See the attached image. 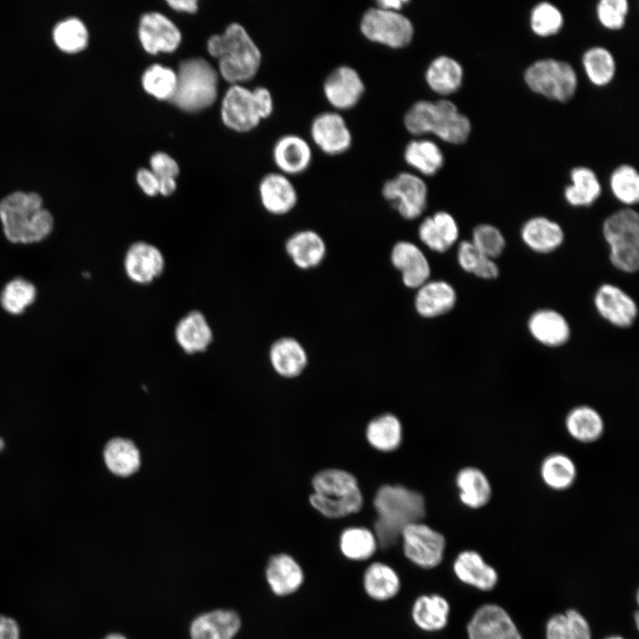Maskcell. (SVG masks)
<instances>
[{
  "label": "cell",
  "mask_w": 639,
  "mask_h": 639,
  "mask_svg": "<svg viewBox=\"0 0 639 639\" xmlns=\"http://www.w3.org/2000/svg\"><path fill=\"white\" fill-rule=\"evenodd\" d=\"M462 64L453 57L439 55L433 59L425 70V82L429 88L441 96L457 92L463 82Z\"/></svg>",
  "instance_id": "obj_34"
},
{
  "label": "cell",
  "mask_w": 639,
  "mask_h": 639,
  "mask_svg": "<svg viewBox=\"0 0 639 639\" xmlns=\"http://www.w3.org/2000/svg\"><path fill=\"white\" fill-rule=\"evenodd\" d=\"M174 338L186 354L204 352L214 340V332L206 315L192 310L183 315L174 327Z\"/></svg>",
  "instance_id": "obj_23"
},
{
  "label": "cell",
  "mask_w": 639,
  "mask_h": 639,
  "mask_svg": "<svg viewBox=\"0 0 639 639\" xmlns=\"http://www.w3.org/2000/svg\"><path fill=\"white\" fill-rule=\"evenodd\" d=\"M564 22V15L561 10L555 4L546 1L534 5L529 18L532 31L540 37L556 35L562 29Z\"/></svg>",
  "instance_id": "obj_48"
},
{
  "label": "cell",
  "mask_w": 639,
  "mask_h": 639,
  "mask_svg": "<svg viewBox=\"0 0 639 639\" xmlns=\"http://www.w3.org/2000/svg\"><path fill=\"white\" fill-rule=\"evenodd\" d=\"M564 428L573 440L582 444H591L603 437L605 423L602 414L596 408L588 405H579L566 414Z\"/></svg>",
  "instance_id": "obj_33"
},
{
  "label": "cell",
  "mask_w": 639,
  "mask_h": 639,
  "mask_svg": "<svg viewBox=\"0 0 639 639\" xmlns=\"http://www.w3.org/2000/svg\"><path fill=\"white\" fill-rule=\"evenodd\" d=\"M362 586L369 598L376 602H386L398 594L401 580L398 573L390 565L383 562H374L363 573Z\"/></svg>",
  "instance_id": "obj_36"
},
{
  "label": "cell",
  "mask_w": 639,
  "mask_h": 639,
  "mask_svg": "<svg viewBox=\"0 0 639 639\" xmlns=\"http://www.w3.org/2000/svg\"><path fill=\"white\" fill-rule=\"evenodd\" d=\"M603 237L609 247L612 266L632 274L639 269V215L632 208H622L603 222Z\"/></svg>",
  "instance_id": "obj_7"
},
{
  "label": "cell",
  "mask_w": 639,
  "mask_h": 639,
  "mask_svg": "<svg viewBox=\"0 0 639 639\" xmlns=\"http://www.w3.org/2000/svg\"><path fill=\"white\" fill-rule=\"evenodd\" d=\"M450 604L438 594L419 596L413 603L411 618L414 624L424 632H438L448 624Z\"/></svg>",
  "instance_id": "obj_32"
},
{
  "label": "cell",
  "mask_w": 639,
  "mask_h": 639,
  "mask_svg": "<svg viewBox=\"0 0 639 639\" xmlns=\"http://www.w3.org/2000/svg\"><path fill=\"white\" fill-rule=\"evenodd\" d=\"M571 184L564 190L566 202L572 207H590L601 196L602 185L596 173L586 166H577L570 172Z\"/></svg>",
  "instance_id": "obj_37"
},
{
  "label": "cell",
  "mask_w": 639,
  "mask_h": 639,
  "mask_svg": "<svg viewBox=\"0 0 639 639\" xmlns=\"http://www.w3.org/2000/svg\"><path fill=\"white\" fill-rule=\"evenodd\" d=\"M546 639H592L590 625L575 609L551 616L545 627Z\"/></svg>",
  "instance_id": "obj_41"
},
{
  "label": "cell",
  "mask_w": 639,
  "mask_h": 639,
  "mask_svg": "<svg viewBox=\"0 0 639 639\" xmlns=\"http://www.w3.org/2000/svg\"><path fill=\"white\" fill-rule=\"evenodd\" d=\"M208 53L217 59V73L231 84L252 79L262 64V53L246 28L232 22L222 33L211 35L206 43Z\"/></svg>",
  "instance_id": "obj_2"
},
{
  "label": "cell",
  "mask_w": 639,
  "mask_h": 639,
  "mask_svg": "<svg viewBox=\"0 0 639 639\" xmlns=\"http://www.w3.org/2000/svg\"><path fill=\"white\" fill-rule=\"evenodd\" d=\"M593 302L600 317L616 327H631L638 317L635 300L615 284L600 285L595 292Z\"/></svg>",
  "instance_id": "obj_14"
},
{
  "label": "cell",
  "mask_w": 639,
  "mask_h": 639,
  "mask_svg": "<svg viewBox=\"0 0 639 639\" xmlns=\"http://www.w3.org/2000/svg\"><path fill=\"white\" fill-rule=\"evenodd\" d=\"M565 233L560 224L544 217L535 216L522 225L520 238L523 243L537 254H549L558 249Z\"/></svg>",
  "instance_id": "obj_25"
},
{
  "label": "cell",
  "mask_w": 639,
  "mask_h": 639,
  "mask_svg": "<svg viewBox=\"0 0 639 639\" xmlns=\"http://www.w3.org/2000/svg\"><path fill=\"white\" fill-rule=\"evenodd\" d=\"M241 627L232 610H214L196 617L190 626L191 639H233Z\"/></svg>",
  "instance_id": "obj_30"
},
{
  "label": "cell",
  "mask_w": 639,
  "mask_h": 639,
  "mask_svg": "<svg viewBox=\"0 0 639 639\" xmlns=\"http://www.w3.org/2000/svg\"><path fill=\"white\" fill-rule=\"evenodd\" d=\"M473 275L485 280H495L500 275V267L495 259L483 256Z\"/></svg>",
  "instance_id": "obj_57"
},
{
  "label": "cell",
  "mask_w": 639,
  "mask_h": 639,
  "mask_svg": "<svg viewBox=\"0 0 639 639\" xmlns=\"http://www.w3.org/2000/svg\"><path fill=\"white\" fill-rule=\"evenodd\" d=\"M136 183L141 192L148 197L159 195V178L149 169L142 167L136 172Z\"/></svg>",
  "instance_id": "obj_55"
},
{
  "label": "cell",
  "mask_w": 639,
  "mask_h": 639,
  "mask_svg": "<svg viewBox=\"0 0 639 639\" xmlns=\"http://www.w3.org/2000/svg\"><path fill=\"white\" fill-rule=\"evenodd\" d=\"M149 169L159 178H177L180 172L178 162L165 152H155L150 156Z\"/></svg>",
  "instance_id": "obj_53"
},
{
  "label": "cell",
  "mask_w": 639,
  "mask_h": 639,
  "mask_svg": "<svg viewBox=\"0 0 639 639\" xmlns=\"http://www.w3.org/2000/svg\"><path fill=\"white\" fill-rule=\"evenodd\" d=\"M582 65L587 77L596 86H606L616 74L614 56L604 46L588 48L583 53Z\"/></svg>",
  "instance_id": "obj_44"
},
{
  "label": "cell",
  "mask_w": 639,
  "mask_h": 639,
  "mask_svg": "<svg viewBox=\"0 0 639 639\" xmlns=\"http://www.w3.org/2000/svg\"><path fill=\"white\" fill-rule=\"evenodd\" d=\"M527 329L537 343L548 348L564 346L572 335L567 319L552 308H540L532 312L527 320Z\"/></svg>",
  "instance_id": "obj_21"
},
{
  "label": "cell",
  "mask_w": 639,
  "mask_h": 639,
  "mask_svg": "<svg viewBox=\"0 0 639 639\" xmlns=\"http://www.w3.org/2000/svg\"><path fill=\"white\" fill-rule=\"evenodd\" d=\"M428 186L423 178L411 172H400L386 180L382 188L383 198L405 220H415L426 210Z\"/></svg>",
  "instance_id": "obj_10"
},
{
  "label": "cell",
  "mask_w": 639,
  "mask_h": 639,
  "mask_svg": "<svg viewBox=\"0 0 639 639\" xmlns=\"http://www.w3.org/2000/svg\"><path fill=\"white\" fill-rule=\"evenodd\" d=\"M178 82L170 99L175 106L186 113H197L209 107L217 99V70L202 57L180 61Z\"/></svg>",
  "instance_id": "obj_6"
},
{
  "label": "cell",
  "mask_w": 639,
  "mask_h": 639,
  "mask_svg": "<svg viewBox=\"0 0 639 639\" xmlns=\"http://www.w3.org/2000/svg\"><path fill=\"white\" fill-rule=\"evenodd\" d=\"M272 159L280 173L288 177L299 175L310 167L312 151L309 143L301 136L287 134L275 142Z\"/></svg>",
  "instance_id": "obj_26"
},
{
  "label": "cell",
  "mask_w": 639,
  "mask_h": 639,
  "mask_svg": "<svg viewBox=\"0 0 639 639\" xmlns=\"http://www.w3.org/2000/svg\"><path fill=\"white\" fill-rule=\"evenodd\" d=\"M403 122L412 135L433 134L452 145L464 144L472 130L469 118L447 99L417 100L405 113Z\"/></svg>",
  "instance_id": "obj_4"
},
{
  "label": "cell",
  "mask_w": 639,
  "mask_h": 639,
  "mask_svg": "<svg viewBox=\"0 0 639 639\" xmlns=\"http://www.w3.org/2000/svg\"><path fill=\"white\" fill-rule=\"evenodd\" d=\"M311 505L324 517L340 518L360 510L363 498L358 481L348 471L326 469L312 479Z\"/></svg>",
  "instance_id": "obj_5"
},
{
  "label": "cell",
  "mask_w": 639,
  "mask_h": 639,
  "mask_svg": "<svg viewBox=\"0 0 639 639\" xmlns=\"http://www.w3.org/2000/svg\"><path fill=\"white\" fill-rule=\"evenodd\" d=\"M453 571L462 583L480 591L493 590L499 581L496 569L472 549L463 550L456 556Z\"/></svg>",
  "instance_id": "obj_24"
},
{
  "label": "cell",
  "mask_w": 639,
  "mask_h": 639,
  "mask_svg": "<svg viewBox=\"0 0 639 639\" xmlns=\"http://www.w3.org/2000/svg\"><path fill=\"white\" fill-rule=\"evenodd\" d=\"M313 143L326 154L335 156L348 151L352 135L343 116L335 111L317 114L311 124Z\"/></svg>",
  "instance_id": "obj_17"
},
{
  "label": "cell",
  "mask_w": 639,
  "mask_h": 639,
  "mask_svg": "<svg viewBox=\"0 0 639 639\" xmlns=\"http://www.w3.org/2000/svg\"><path fill=\"white\" fill-rule=\"evenodd\" d=\"M604 639H625V638L620 635H609V636L605 637Z\"/></svg>",
  "instance_id": "obj_63"
},
{
  "label": "cell",
  "mask_w": 639,
  "mask_h": 639,
  "mask_svg": "<svg viewBox=\"0 0 639 639\" xmlns=\"http://www.w3.org/2000/svg\"><path fill=\"white\" fill-rule=\"evenodd\" d=\"M378 548L375 533L365 527H349L343 530L340 535L341 554L350 561H367L375 554Z\"/></svg>",
  "instance_id": "obj_42"
},
{
  "label": "cell",
  "mask_w": 639,
  "mask_h": 639,
  "mask_svg": "<svg viewBox=\"0 0 639 639\" xmlns=\"http://www.w3.org/2000/svg\"><path fill=\"white\" fill-rule=\"evenodd\" d=\"M140 81L146 93L158 100L170 101L177 88V71L161 63H154L144 70Z\"/></svg>",
  "instance_id": "obj_43"
},
{
  "label": "cell",
  "mask_w": 639,
  "mask_h": 639,
  "mask_svg": "<svg viewBox=\"0 0 639 639\" xmlns=\"http://www.w3.org/2000/svg\"><path fill=\"white\" fill-rule=\"evenodd\" d=\"M401 434L400 422L390 414L375 418L368 423L366 430L369 444L383 452L396 449L400 444Z\"/></svg>",
  "instance_id": "obj_45"
},
{
  "label": "cell",
  "mask_w": 639,
  "mask_h": 639,
  "mask_svg": "<svg viewBox=\"0 0 639 639\" xmlns=\"http://www.w3.org/2000/svg\"><path fill=\"white\" fill-rule=\"evenodd\" d=\"M322 89L327 101L334 108L349 110L357 106L362 99L365 83L355 68L342 65L327 75Z\"/></svg>",
  "instance_id": "obj_18"
},
{
  "label": "cell",
  "mask_w": 639,
  "mask_h": 639,
  "mask_svg": "<svg viewBox=\"0 0 639 639\" xmlns=\"http://www.w3.org/2000/svg\"><path fill=\"white\" fill-rule=\"evenodd\" d=\"M470 241L480 254L495 260L502 255L507 243L502 232L490 223L474 226Z\"/></svg>",
  "instance_id": "obj_49"
},
{
  "label": "cell",
  "mask_w": 639,
  "mask_h": 639,
  "mask_svg": "<svg viewBox=\"0 0 639 639\" xmlns=\"http://www.w3.org/2000/svg\"><path fill=\"white\" fill-rule=\"evenodd\" d=\"M4 446H5V441L2 437H0V452L2 450H4Z\"/></svg>",
  "instance_id": "obj_64"
},
{
  "label": "cell",
  "mask_w": 639,
  "mask_h": 639,
  "mask_svg": "<svg viewBox=\"0 0 639 639\" xmlns=\"http://www.w3.org/2000/svg\"><path fill=\"white\" fill-rule=\"evenodd\" d=\"M178 188L177 178H159V195L168 197L173 194Z\"/></svg>",
  "instance_id": "obj_60"
},
{
  "label": "cell",
  "mask_w": 639,
  "mask_h": 639,
  "mask_svg": "<svg viewBox=\"0 0 639 639\" xmlns=\"http://www.w3.org/2000/svg\"><path fill=\"white\" fill-rule=\"evenodd\" d=\"M466 628L468 639H524L511 616L497 604L478 607Z\"/></svg>",
  "instance_id": "obj_15"
},
{
  "label": "cell",
  "mask_w": 639,
  "mask_h": 639,
  "mask_svg": "<svg viewBox=\"0 0 639 639\" xmlns=\"http://www.w3.org/2000/svg\"><path fill=\"white\" fill-rule=\"evenodd\" d=\"M457 300L456 289L450 282L430 279L415 289L414 306L420 317L435 319L450 312Z\"/></svg>",
  "instance_id": "obj_20"
},
{
  "label": "cell",
  "mask_w": 639,
  "mask_h": 639,
  "mask_svg": "<svg viewBox=\"0 0 639 639\" xmlns=\"http://www.w3.org/2000/svg\"><path fill=\"white\" fill-rule=\"evenodd\" d=\"M460 501L468 509H479L486 506L493 495V487L487 475L479 468L467 466L455 477Z\"/></svg>",
  "instance_id": "obj_31"
},
{
  "label": "cell",
  "mask_w": 639,
  "mask_h": 639,
  "mask_svg": "<svg viewBox=\"0 0 639 639\" xmlns=\"http://www.w3.org/2000/svg\"><path fill=\"white\" fill-rule=\"evenodd\" d=\"M540 477L548 488L559 492L566 491L577 479V465L568 454L561 452L552 453L541 461Z\"/></svg>",
  "instance_id": "obj_38"
},
{
  "label": "cell",
  "mask_w": 639,
  "mask_h": 639,
  "mask_svg": "<svg viewBox=\"0 0 639 639\" xmlns=\"http://www.w3.org/2000/svg\"><path fill=\"white\" fill-rule=\"evenodd\" d=\"M404 160L412 169L427 177L436 175L445 162L440 147L427 138L409 141L404 149Z\"/></svg>",
  "instance_id": "obj_40"
},
{
  "label": "cell",
  "mask_w": 639,
  "mask_h": 639,
  "mask_svg": "<svg viewBox=\"0 0 639 639\" xmlns=\"http://www.w3.org/2000/svg\"><path fill=\"white\" fill-rule=\"evenodd\" d=\"M430 217L447 247H454L460 237L459 225L454 217L445 210H438Z\"/></svg>",
  "instance_id": "obj_52"
},
{
  "label": "cell",
  "mask_w": 639,
  "mask_h": 639,
  "mask_svg": "<svg viewBox=\"0 0 639 639\" xmlns=\"http://www.w3.org/2000/svg\"><path fill=\"white\" fill-rule=\"evenodd\" d=\"M374 506L377 513L374 533L383 549L395 546L402 530L421 522L425 516L423 496L402 485L382 486L374 499Z\"/></svg>",
  "instance_id": "obj_3"
},
{
  "label": "cell",
  "mask_w": 639,
  "mask_h": 639,
  "mask_svg": "<svg viewBox=\"0 0 639 639\" xmlns=\"http://www.w3.org/2000/svg\"><path fill=\"white\" fill-rule=\"evenodd\" d=\"M258 195L264 209L271 215L284 216L298 201V193L289 178L280 172L264 175L258 184Z\"/></svg>",
  "instance_id": "obj_22"
},
{
  "label": "cell",
  "mask_w": 639,
  "mask_h": 639,
  "mask_svg": "<svg viewBox=\"0 0 639 639\" xmlns=\"http://www.w3.org/2000/svg\"><path fill=\"white\" fill-rule=\"evenodd\" d=\"M122 266L130 281L144 286L152 284L162 275L166 260L156 245L146 241H136L127 248Z\"/></svg>",
  "instance_id": "obj_13"
},
{
  "label": "cell",
  "mask_w": 639,
  "mask_h": 639,
  "mask_svg": "<svg viewBox=\"0 0 639 639\" xmlns=\"http://www.w3.org/2000/svg\"><path fill=\"white\" fill-rule=\"evenodd\" d=\"M404 556L422 569H433L443 561L445 536L428 525L416 522L406 525L400 533Z\"/></svg>",
  "instance_id": "obj_11"
},
{
  "label": "cell",
  "mask_w": 639,
  "mask_h": 639,
  "mask_svg": "<svg viewBox=\"0 0 639 639\" xmlns=\"http://www.w3.org/2000/svg\"><path fill=\"white\" fill-rule=\"evenodd\" d=\"M138 38L144 51L152 55L172 53L182 43V33L162 12H144L138 23Z\"/></svg>",
  "instance_id": "obj_12"
},
{
  "label": "cell",
  "mask_w": 639,
  "mask_h": 639,
  "mask_svg": "<svg viewBox=\"0 0 639 639\" xmlns=\"http://www.w3.org/2000/svg\"><path fill=\"white\" fill-rule=\"evenodd\" d=\"M52 37L64 51L75 52L84 49L89 42V32L84 22L77 17H68L53 28Z\"/></svg>",
  "instance_id": "obj_47"
},
{
  "label": "cell",
  "mask_w": 639,
  "mask_h": 639,
  "mask_svg": "<svg viewBox=\"0 0 639 639\" xmlns=\"http://www.w3.org/2000/svg\"><path fill=\"white\" fill-rule=\"evenodd\" d=\"M406 1L402 0H384V1H378L375 3V6L387 9V10H392V11H398L401 12V9L404 4H406Z\"/></svg>",
  "instance_id": "obj_61"
},
{
  "label": "cell",
  "mask_w": 639,
  "mask_h": 639,
  "mask_svg": "<svg viewBox=\"0 0 639 639\" xmlns=\"http://www.w3.org/2000/svg\"><path fill=\"white\" fill-rule=\"evenodd\" d=\"M36 285L28 278L15 276L7 280L0 290V307L13 317L20 316L37 300Z\"/></svg>",
  "instance_id": "obj_39"
},
{
  "label": "cell",
  "mask_w": 639,
  "mask_h": 639,
  "mask_svg": "<svg viewBox=\"0 0 639 639\" xmlns=\"http://www.w3.org/2000/svg\"><path fill=\"white\" fill-rule=\"evenodd\" d=\"M256 110L261 118H268L273 111V99L271 91L264 86H257L252 90Z\"/></svg>",
  "instance_id": "obj_56"
},
{
  "label": "cell",
  "mask_w": 639,
  "mask_h": 639,
  "mask_svg": "<svg viewBox=\"0 0 639 639\" xmlns=\"http://www.w3.org/2000/svg\"><path fill=\"white\" fill-rule=\"evenodd\" d=\"M166 4L176 12L189 14L195 13L199 9L197 0H167Z\"/></svg>",
  "instance_id": "obj_59"
},
{
  "label": "cell",
  "mask_w": 639,
  "mask_h": 639,
  "mask_svg": "<svg viewBox=\"0 0 639 639\" xmlns=\"http://www.w3.org/2000/svg\"><path fill=\"white\" fill-rule=\"evenodd\" d=\"M104 639H127V638L121 634H110V635H106Z\"/></svg>",
  "instance_id": "obj_62"
},
{
  "label": "cell",
  "mask_w": 639,
  "mask_h": 639,
  "mask_svg": "<svg viewBox=\"0 0 639 639\" xmlns=\"http://www.w3.org/2000/svg\"><path fill=\"white\" fill-rule=\"evenodd\" d=\"M524 80L534 93L560 103L570 101L578 88V75L572 66L553 58L532 62L525 69Z\"/></svg>",
  "instance_id": "obj_8"
},
{
  "label": "cell",
  "mask_w": 639,
  "mask_h": 639,
  "mask_svg": "<svg viewBox=\"0 0 639 639\" xmlns=\"http://www.w3.org/2000/svg\"><path fill=\"white\" fill-rule=\"evenodd\" d=\"M0 225L7 241L28 246L47 240L55 218L38 193L14 191L0 200Z\"/></svg>",
  "instance_id": "obj_1"
},
{
  "label": "cell",
  "mask_w": 639,
  "mask_h": 639,
  "mask_svg": "<svg viewBox=\"0 0 639 639\" xmlns=\"http://www.w3.org/2000/svg\"><path fill=\"white\" fill-rule=\"evenodd\" d=\"M285 251L297 268L311 270L318 267L326 258L327 244L320 233L304 229L287 239Z\"/></svg>",
  "instance_id": "obj_27"
},
{
  "label": "cell",
  "mask_w": 639,
  "mask_h": 639,
  "mask_svg": "<svg viewBox=\"0 0 639 639\" xmlns=\"http://www.w3.org/2000/svg\"><path fill=\"white\" fill-rule=\"evenodd\" d=\"M390 262L400 272L405 287L417 289L430 280L431 267L430 261L422 248L409 241H397L390 251Z\"/></svg>",
  "instance_id": "obj_19"
},
{
  "label": "cell",
  "mask_w": 639,
  "mask_h": 639,
  "mask_svg": "<svg viewBox=\"0 0 639 639\" xmlns=\"http://www.w3.org/2000/svg\"><path fill=\"white\" fill-rule=\"evenodd\" d=\"M482 257L483 255L478 252L470 240L459 242L456 259L459 266L465 272L473 274Z\"/></svg>",
  "instance_id": "obj_54"
},
{
  "label": "cell",
  "mask_w": 639,
  "mask_h": 639,
  "mask_svg": "<svg viewBox=\"0 0 639 639\" xmlns=\"http://www.w3.org/2000/svg\"><path fill=\"white\" fill-rule=\"evenodd\" d=\"M20 629L14 619L0 615V639H19Z\"/></svg>",
  "instance_id": "obj_58"
},
{
  "label": "cell",
  "mask_w": 639,
  "mask_h": 639,
  "mask_svg": "<svg viewBox=\"0 0 639 639\" xmlns=\"http://www.w3.org/2000/svg\"><path fill=\"white\" fill-rule=\"evenodd\" d=\"M596 10L597 20L604 28L619 30L626 23L629 4L627 0H601Z\"/></svg>",
  "instance_id": "obj_50"
},
{
  "label": "cell",
  "mask_w": 639,
  "mask_h": 639,
  "mask_svg": "<svg viewBox=\"0 0 639 639\" xmlns=\"http://www.w3.org/2000/svg\"><path fill=\"white\" fill-rule=\"evenodd\" d=\"M265 579L274 595L287 596L302 587L304 572L292 556L280 553L270 557L265 567Z\"/></svg>",
  "instance_id": "obj_28"
},
{
  "label": "cell",
  "mask_w": 639,
  "mask_h": 639,
  "mask_svg": "<svg viewBox=\"0 0 639 639\" xmlns=\"http://www.w3.org/2000/svg\"><path fill=\"white\" fill-rule=\"evenodd\" d=\"M418 238L430 250L442 254L449 250L430 216L422 220L418 226Z\"/></svg>",
  "instance_id": "obj_51"
},
{
  "label": "cell",
  "mask_w": 639,
  "mask_h": 639,
  "mask_svg": "<svg viewBox=\"0 0 639 639\" xmlns=\"http://www.w3.org/2000/svg\"><path fill=\"white\" fill-rule=\"evenodd\" d=\"M610 189L614 198L621 204L631 208L639 201V174L630 164H621L615 168L609 180Z\"/></svg>",
  "instance_id": "obj_46"
},
{
  "label": "cell",
  "mask_w": 639,
  "mask_h": 639,
  "mask_svg": "<svg viewBox=\"0 0 639 639\" xmlns=\"http://www.w3.org/2000/svg\"><path fill=\"white\" fill-rule=\"evenodd\" d=\"M359 30L368 41L391 49H402L411 43L414 27L402 12L374 6L367 9L359 21Z\"/></svg>",
  "instance_id": "obj_9"
},
{
  "label": "cell",
  "mask_w": 639,
  "mask_h": 639,
  "mask_svg": "<svg viewBox=\"0 0 639 639\" xmlns=\"http://www.w3.org/2000/svg\"><path fill=\"white\" fill-rule=\"evenodd\" d=\"M220 115L223 123L236 132H248L262 121L252 90L241 84H231L225 91L221 101Z\"/></svg>",
  "instance_id": "obj_16"
},
{
  "label": "cell",
  "mask_w": 639,
  "mask_h": 639,
  "mask_svg": "<svg viewBox=\"0 0 639 639\" xmlns=\"http://www.w3.org/2000/svg\"><path fill=\"white\" fill-rule=\"evenodd\" d=\"M269 359L273 370L280 376L293 378L305 369L308 355L304 345L296 338L282 336L270 346Z\"/></svg>",
  "instance_id": "obj_29"
},
{
  "label": "cell",
  "mask_w": 639,
  "mask_h": 639,
  "mask_svg": "<svg viewBox=\"0 0 639 639\" xmlns=\"http://www.w3.org/2000/svg\"><path fill=\"white\" fill-rule=\"evenodd\" d=\"M102 457L107 470L120 477L132 476L141 465L138 448L133 441L122 437L110 438L104 446Z\"/></svg>",
  "instance_id": "obj_35"
}]
</instances>
